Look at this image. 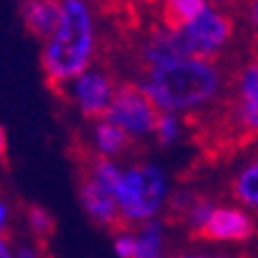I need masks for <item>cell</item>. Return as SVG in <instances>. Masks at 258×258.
<instances>
[{
    "label": "cell",
    "mask_w": 258,
    "mask_h": 258,
    "mask_svg": "<svg viewBox=\"0 0 258 258\" xmlns=\"http://www.w3.org/2000/svg\"><path fill=\"white\" fill-rule=\"evenodd\" d=\"M159 113L199 118L228 95V74L215 60L175 58L150 70H141L134 81Z\"/></svg>",
    "instance_id": "cell-1"
},
{
    "label": "cell",
    "mask_w": 258,
    "mask_h": 258,
    "mask_svg": "<svg viewBox=\"0 0 258 258\" xmlns=\"http://www.w3.org/2000/svg\"><path fill=\"white\" fill-rule=\"evenodd\" d=\"M95 55L97 23L90 0H60V23L42 48V70L48 86L64 88L90 70Z\"/></svg>",
    "instance_id": "cell-2"
},
{
    "label": "cell",
    "mask_w": 258,
    "mask_h": 258,
    "mask_svg": "<svg viewBox=\"0 0 258 258\" xmlns=\"http://www.w3.org/2000/svg\"><path fill=\"white\" fill-rule=\"evenodd\" d=\"M173 194L171 173L159 161H132L124 166L122 177L113 191L118 203L120 221L127 228L141 226L145 221L161 219L166 215L168 199Z\"/></svg>",
    "instance_id": "cell-3"
},
{
    "label": "cell",
    "mask_w": 258,
    "mask_h": 258,
    "mask_svg": "<svg viewBox=\"0 0 258 258\" xmlns=\"http://www.w3.org/2000/svg\"><path fill=\"white\" fill-rule=\"evenodd\" d=\"M177 32L182 39L184 55L219 62L235 39V21L228 10L208 7L194 21L177 28Z\"/></svg>",
    "instance_id": "cell-4"
},
{
    "label": "cell",
    "mask_w": 258,
    "mask_h": 258,
    "mask_svg": "<svg viewBox=\"0 0 258 258\" xmlns=\"http://www.w3.org/2000/svg\"><path fill=\"white\" fill-rule=\"evenodd\" d=\"M159 111L134 81H118L104 120L120 127L134 143L152 139Z\"/></svg>",
    "instance_id": "cell-5"
},
{
    "label": "cell",
    "mask_w": 258,
    "mask_h": 258,
    "mask_svg": "<svg viewBox=\"0 0 258 258\" xmlns=\"http://www.w3.org/2000/svg\"><path fill=\"white\" fill-rule=\"evenodd\" d=\"M228 124L244 139H258V53L228 76Z\"/></svg>",
    "instance_id": "cell-6"
},
{
    "label": "cell",
    "mask_w": 258,
    "mask_h": 258,
    "mask_svg": "<svg viewBox=\"0 0 258 258\" xmlns=\"http://www.w3.org/2000/svg\"><path fill=\"white\" fill-rule=\"evenodd\" d=\"M258 235V221L251 212L237 203H217L199 240L215 247H237L247 244Z\"/></svg>",
    "instance_id": "cell-7"
},
{
    "label": "cell",
    "mask_w": 258,
    "mask_h": 258,
    "mask_svg": "<svg viewBox=\"0 0 258 258\" xmlns=\"http://www.w3.org/2000/svg\"><path fill=\"white\" fill-rule=\"evenodd\" d=\"M115 86H118V81L113 79L111 72L102 70V67H90L74 81H70L64 88H67V95L76 111L86 120L95 122L106 115Z\"/></svg>",
    "instance_id": "cell-8"
},
{
    "label": "cell",
    "mask_w": 258,
    "mask_h": 258,
    "mask_svg": "<svg viewBox=\"0 0 258 258\" xmlns=\"http://www.w3.org/2000/svg\"><path fill=\"white\" fill-rule=\"evenodd\" d=\"M136 55H139L141 70H150V67L164 64L175 58H187L177 28L164 26L161 21L145 32V37L141 39V44H139Z\"/></svg>",
    "instance_id": "cell-9"
},
{
    "label": "cell",
    "mask_w": 258,
    "mask_h": 258,
    "mask_svg": "<svg viewBox=\"0 0 258 258\" xmlns=\"http://www.w3.org/2000/svg\"><path fill=\"white\" fill-rule=\"evenodd\" d=\"M79 201H81L83 212H86L88 219L95 226L106 228V231H118L120 226H122L118 203L113 199V194L106 191L102 184H97L86 173L79 180Z\"/></svg>",
    "instance_id": "cell-10"
},
{
    "label": "cell",
    "mask_w": 258,
    "mask_h": 258,
    "mask_svg": "<svg viewBox=\"0 0 258 258\" xmlns=\"http://www.w3.org/2000/svg\"><path fill=\"white\" fill-rule=\"evenodd\" d=\"M228 191H231L233 203L242 205L258 221V148L233 168Z\"/></svg>",
    "instance_id": "cell-11"
},
{
    "label": "cell",
    "mask_w": 258,
    "mask_h": 258,
    "mask_svg": "<svg viewBox=\"0 0 258 258\" xmlns=\"http://www.w3.org/2000/svg\"><path fill=\"white\" fill-rule=\"evenodd\" d=\"M134 141L129 139L120 127L111 124L108 120H95L90 129V148L95 157L102 159H115L118 161L122 155H127Z\"/></svg>",
    "instance_id": "cell-12"
},
{
    "label": "cell",
    "mask_w": 258,
    "mask_h": 258,
    "mask_svg": "<svg viewBox=\"0 0 258 258\" xmlns=\"http://www.w3.org/2000/svg\"><path fill=\"white\" fill-rule=\"evenodd\" d=\"M23 26L35 37L46 42L60 23V0H32L23 3Z\"/></svg>",
    "instance_id": "cell-13"
},
{
    "label": "cell",
    "mask_w": 258,
    "mask_h": 258,
    "mask_svg": "<svg viewBox=\"0 0 258 258\" xmlns=\"http://www.w3.org/2000/svg\"><path fill=\"white\" fill-rule=\"evenodd\" d=\"M136 258H164L168 244V226L164 219H152L134 226Z\"/></svg>",
    "instance_id": "cell-14"
},
{
    "label": "cell",
    "mask_w": 258,
    "mask_h": 258,
    "mask_svg": "<svg viewBox=\"0 0 258 258\" xmlns=\"http://www.w3.org/2000/svg\"><path fill=\"white\" fill-rule=\"evenodd\" d=\"M217 203H219V201H217L215 196H210L208 191H201V189H199V191H196V196H194V201L187 205V210L180 215L177 224H182L184 231L199 240L201 231L205 228V224H208L210 215H212V210L217 208Z\"/></svg>",
    "instance_id": "cell-15"
},
{
    "label": "cell",
    "mask_w": 258,
    "mask_h": 258,
    "mask_svg": "<svg viewBox=\"0 0 258 258\" xmlns=\"http://www.w3.org/2000/svg\"><path fill=\"white\" fill-rule=\"evenodd\" d=\"M208 0H159V16L164 26L180 28L208 10Z\"/></svg>",
    "instance_id": "cell-16"
},
{
    "label": "cell",
    "mask_w": 258,
    "mask_h": 258,
    "mask_svg": "<svg viewBox=\"0 0 258 258\" xmlns=\"http://www.w3.org/2000/svg\"><path fill=\"white\" fill-rule=\"evenodd\" d=\"M184 134H187V118L177 115V113H159L157 115L152 139L161 150H171V148L180 145Z\"/></svg>",
    "instance_id": "cell-17"
},
{
    "label": "cell",
    "mask_w": 258,
    "mask_h": 258,
    "mask_svg": "<svg viewBox=\"0 0 258 258\" xmlns=\"http://www.w3.org/2000/svg\"><path fill=\"white\" fill-rule=\"evenodd\" d=\"M124 166H120V161L115 159H102V157H92L90 164L86 168V175L92 177L97 184H102L106 191H115L120 177H122Z\"/></svg>",
    "instance_id": "cell-18"
},
{
    "label": "cell",
    "mask_w": 258,
    "mask_h": 258,
    "mask_svg": "<svg viewBox=\"0 0 258 258\" xmlns=\"http://www.w3.org/2000/svg\"><path fill=\"white\" fill-rule=\"evenodd\" d=\"M28 226H30V231L35 233V237L46 240V237H51L55 231V219L51 217V212H48L46 208H42V205H30V210H28Z\"/></svg>",
    "instance_id": "cell-19"
},
{
    "label": "cell",
    "mask_w": 258,
    "mask_h": 258,
    "mask_svg": "<svg viewBox=\"0 0 258 258\" xmlns=\"http://www.w3.org/2000/svg\"><path fill=\"white\" fill-rule=\"evenodd\" d=\"M113 251L118 258H136V235L134 228L120 226L113 235Z\"/></svg>",
    "instance_id": "cell-20"
},
{
    "label": "cell",
    "mask_w": 258,
    "mask_h": 258,
    "mask_svg": "<svg viewBox=\"0 0 258 258\" xmlns=\"http://www.w3.org/2000/svg\"><path fill=\"white\" fill-rule=\"evenodd\" d=\"M171 258H235L228 251H219V249H184V251H177Z\"/></svg>",
    "instance_id": "cell-21"
},
{
    "label": "cell",
    "mask_w": 258,
    "mask_h": 258,
    "mask_svg": "<svg viewBox=\"0 0 258 258\" xmlns=\"http://www.w3.org/2000/svg\"><path fill=\"white\" fill-rule=\"evenodd\" d=\"M244 21H247L249 30L258 37V0H247V5H244Z\"/></svg>",
    "instance_id": "cell-22"
},
{
    "label": "cell",
    "mask_w": 258,
    "mask_h": 258,
    "mask_svg": "<svg viewBox=\"0 0 258 258\" xmlns=\"http://www.w3.org/2000/svg\"><path fill=\"white\" fill-rule=\"evenodd\" d=\"M14 258H44V253L35 247H21L14 253Z\"/></svg>",
    "instance_id": "cell-23"
},
{
    "label": "cell",
    "mask_w": 258,
    "mask_h": 258,
    "mask_svg": "<svg viewBox=\"0 0 258 258\" xmlns=\"http://www.w3.org/2000/svg\"><path fill=\"white\" fill-rule=\"evenodd\" d=\"M240 0H208L210 7H217V10H231V7H235Z\"/></svg>",
    "instance_id": "cell-24"
},
{
    "label": "cell",
    "mask_w": 258,
    "mask_h": 258,
    "mask_svg": "<svg viewBox=\"0 0 258 258\" xmlns=\"http://www.w3.org/2000/svg\"><path fill=\"white\" fill-rule=\"evenodd\" d=\"M0 258H14V253H12V249H10V242L5 240L3 233H0Z\"/></svg>",
    "instance_id": "cell-25"
},
{
    "label": "cell",
    "mask_w": 258,
    "mask_h": 258,
    "mask_svg": "<svg viewBox=\"0 0 258 258\" xmlns=\"http://www.w3.org/2000/svg\"><path fill=\"white\" fill-rule=\"evenodd\" d=\"M7 219H10V210H7V205L0 201V233H5L7 228Z\"/></svg>",
    "instance_id": "cell-26"
},
{
    "label": "cell",
    "mask_w": 258,
    "mask_h": 258,
    "mask_svg": "<svg viewBox=\"0 0 258 258\" xmlns=\"http://www.w3.org/2000/svg\"><path fill=\"white\" fill-rule=\"evenodd\" d=\"M7 152V136H5V129H3V124H0V159L5 157Z\"/></svg>",
    "instance_id": "cell-27"
},
{
    "label": "cell",
    "mask_w": 258,
    "mask_h": 258,
    "mask_svg": "<svg viewBox=\"0 0 258 258\" xmlns=\"http://www.w3.org/2000/svg\"><path fill=\"white\" fill-rule=\"evenodd\" d=\"M21 3H32V0H21Z\"/></svg>",
    "instance_id": "cell-28"
},
{
    "label": "cell",
    "mask_w": 258,
    "mask_h": 258,
    "mask_svg": "<svg viewBox=\"0 0 258 258\" xmlns=\"http://www.w3.org/2000/svg\"><path fill=\"white\" fill-rule=\"evenodd\" d=\"M164 258H171V256H164Z\"/></svg>",
    "instance_id": "cell-29"
}]
</instances>
